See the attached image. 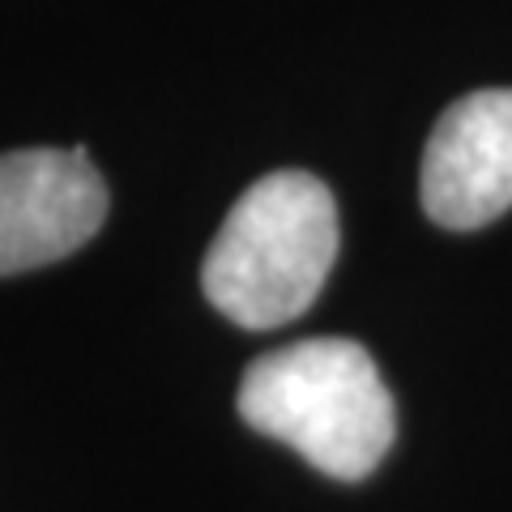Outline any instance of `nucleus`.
<instances>
[{
    "instance_id": "f257e3e1",
    "label": "nucleus",
    "mask_w": 512,
    "mask_h": 512,
    "mask_svg": "<svg viewBox=\"0 0 512 512\" xmlns=\"http://www.w3.org/2000/svg\"><path fill=\"white\" fill-rule=\"evenodd\" d=\"M239 414L342 483L372 474L397 431L376 359L350 338H308L252 359L239 384Z\"/></svg>"
},
{
    "instance_id": "f03ea898",
    "label": "nucleus",
    "mask_w": 512,
    "mask_h": 512,
    "mask_svg": "<svg viewBox=\"0 0 512 512\" xmlns=\"http://www.w3.org/2000/svg\"><path fill=\"white\" fill-rule=\"evenodd\" d=\"M338 261V205L308 171H274L231 205L201 265L214 308L239 329L291 325Z\"/></svg>"
},
{
    "instance_id": "7ed1b4c3",
    "label": "nucleus",
    "mask_w": 512,
    "mask_h": 512,
    "mask_svg": "<svg viewBox=\"0 0 512 512\" xmlns=\"http://www.w3.org/2000/svg\"><path fill=\"white\" fill-rule=\"evenodd\" d=\"M107 218V184L82 146L0 154V274L52 265Z\"/></svg>"
},
{
    "instance_id": "20e7f679",
    "label": "nucleus",
    "mask_w": 512,
    "mask_h": 512,
    "mask_svg": "<svg viewBox=\"0 0 512 512\" xmlns=\"http://www.w3.org/2000/svg\"><path fill=\"white\" fill-rule=\"evenodd\" d=\"M419 192L444 231H478L512 210V90H474L444 111L427 137Z\"/></svg>"
}]
</instances>
